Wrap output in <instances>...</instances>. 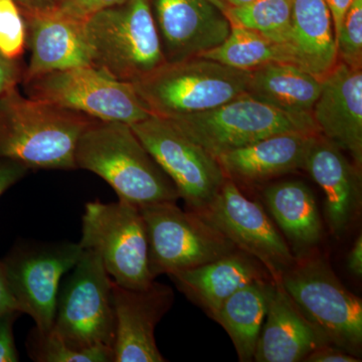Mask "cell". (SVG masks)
Returning <instances> with one entry per match:
<instances>
[{
    "label": "cell",
    "mask_w": 362,
    "mask_h": 362,
    "mask_svg": "<svg viewBox=\"0 0 362 362\" xmlns=\"http://www.w3.org/2000/svg\"><path fill=\"white\" fill-rule=\"evenodd\" d=\"M77 168L103 178L119 201L137 207L180 199L175 183L143 146L129 124L95 120L78 138Z\"/></svg>",
    "instance_id": "obj_1"
},
{
    "label": "cell",
    "mask_w": 362,
    "mask_h": 362,
    "mask_svg": "<svg viewBox=\"0 0 362 362\" xmlns=\"http://www.w3.org/2000/svg\"><path fill=\"white\" fill-rule=\"evenodd\" d=\"M95 120L13 90L0 97V158L28 169H77L78 138Z\"/></svg>",
    "instance_id": "obj_2"
},
{
    "label": "cell",
    "mask_w": 362,
    "mask_h": 362,
    "mask_svg": "<svg viewBox=\"0 0 362 362\" xmlns=\"http://www.w3.org/2000/svg\"><path fill=\"white\" fill-rule=\"evenodd\" d=\"M90 66L134 84L166 63L150 0H126L83 23Z\"/></svg>",
    "instance_id": "obj_3"
},
{
    "label": "cell",
    "mask_w": 362,
    "mask_h": 362,
    "mask_svg": "<svg viewBox=\"0 0 362 362\" xmlns=\"http://www.w3.org/2000/svg\"><path fill=\"white\" fill-rule=\"evenodd\" d=\"M251 73L195 57L165 63L132 85L152 115L168 119L211 110L246 94Z\"/></svg>",
    "instance_id": "obj_4"
},
{
    "label": "cell",
    "mask_w": 362,
    "mask_h": 362,
    "mask_svg": "<svg viewBox=\"0 0 362 362\" xmlns=\"http://www.w3.org/2000/svg\"><path fill=\"white\" fill-rule=\"evenodd\" d=\"M280 282L328 344L361 358V299L345 288L327 259L317 252L296 259Z\"/></svg>",
    "instance_id": "obj_5"
},
{
    "label": "cell",
    "mask_w": 362,
    "mask_h": 362,
    "mask_svg": "<svg viewBox=\"0 0 362 362\" xmlns=\"http://www.w3.org/2000/svg\"><path fill=\"white\" fill-rule=\"evenodd\" d=\"M59 286L52 331L71 349L113 350V280L96 252L84 250ZM114 352V351H113Z\"/></svg>",
    "instance_id": "obj_6"
},
{
    "label": "cell",
    "mask_w": 362,
    "mask_h": 362,
    "mask_svg": "<svg viewBox=\"0 0 362 362\" xmlns=\"http://www.w3.org/2000/svg\"><path fill=\"white\" fill-rule=\"evenodd\" d=\"M168 120L214 158L280 133L320 134L311 117L285 113L247 93L211 110Z\"/></svg>",
    "instance_id": "obj_7"
},
{
    "label": "cell",
    "mask_w": 362,
    "mask_h": 362,
    "mask_svg": "<svg viewBox=\"0 0 362 362\" xmlns=\"http://www.w3.org/2000/svg\"><path fill=\"white\" fill-rule=\"evenodd\" d=\"M81 247L96 252L115 284L141 290L153 283L148 239L139 207L127 202L86 204Z\"/></svg>",
    "instance_id": "obj_8"
},
{
    "label": "cell",
    "mask_w": 362,
    "mask_h": 362,
    "mask_svg": "<svg viewBox=\"0 0 362 362\" xmlns=\"http://www.w3.org/2000/svg\"><path fill=\"white\" fill-rule=\"evenodd\" d=\"M148 239L149 270L154 280L162 274L187 270L238 250L226 235L192 211L175 202L139 207Z\"/></svg>",
    "instance_id": "obj_9"
},
{
    "label": "cell",
    "mask_w": 362,
    "mask_h": 362,
    "mask_svg": "<svg viewBox=\"0 0 362 362\" xmlns=\"http://www.w3.org/2000/svg\"><path fill=\"white\" fill-rule=\"evenodd\" d=\"M30 99L49 102L100 121L131 124L152 114L132 84L120 82L92 66L51 71L23 81Z\"/></svg>",
    "instance_id": "obj_10"
},
{
    "label": "cell",
    "mask_w": 362,
    "mask_h": 362,
    "mask_svg": "<svg viewBox=\"0 0 362 362\" xmlns=\"http://www.w3.org/2000/svg\"><path fill=\"white\" fill-rule=\"evenodd\" d=\"M130 126L175 183L188 211H201L213 201L228 178L216 158L168 119L151 115Z\"/></svg>",
    "instance_id": "obj_11"
},
{
    "label": "cell",
    "mask_w": 362,
    "mask_h": 362,
    "mask_svg": "<svg viewBox=\"0 0 362 362\" xmlns=\"http://www.w3.org/2000/svg\"><path fill=\"white\" fill-rule=\"evenodd\" d=\"M83 251L78 243L33 242L16 247L2 261L18 310L32 317L40 332L52 329L62 279Z\"/></svg>",
    "instance_id": "obj_12"
},
{
    "label": "cell",
    "mask_w": 362,
    "mask_h": 362,
    "mask_svg": "<svg viewBox=\"0 0 362 362\" xmlns=\"http://www.w3.org/2000/svg\"><path fill=\"white\" fill-rule=\"evenodd\" d=\"M194 213L220 230L238 250L261 263L275 282H280L283 274L296 262L264 207L247 199L230 178L213 201Z\"/></svg>",
    "instance_id": "obj_13"
},
{
    "label": "cell",
    "mask_w": 362,
    "mask_h": 362,
    "mask_svg": "<svg viewBox=\"0 0 362 362\" xmlns=\"http://www.w3.org/2000/svg\"><path fill=\"white\" fill-rule=\"evenodd\" d=\"M166 63L201 56L225 42L230 21L218 0H150Z\"/></svg>",
    "instance_id": "obj_14"
},
{
    "label": "cell",
    "mask_w": 362,
    "mask_h": 362,
    "mask_svg": "<svg viewBox=\"0 0 362 362\" xmlns=\"http://www.w3.org/2000/svg\"><path fill=\"white\" fill-rule=\"evenodd\" d=\"M175 302L168 285L153 281L141 290L127 289L113 281L116 333L115 362H163L157 347L156 328Z\"/></svg>",
    "instance_id": "obj_15"
},
{
    "label": "cell",
    "mask_w": 362,
    "mask_h": 362,
    "mask_svg": "<svg viewBox=\"0 0 362 362\" xmlns=\"http://www.w3.org/2000/svg\"><path fill=\"white\" fill-rule=\"evenodd\" d=\"M319 133L362 165V71L338 62L312 111Z\"/></svg>",
    "instance_id": "obj_16"
},
{
    "label": "cell",
    "mask_w": 362,
    "mask_h": 362,
    "mask_svg": "<svg viewBox=\"0 0 362 362\" xmlns=\"http://www.w3.org/2000/svg\"><path fill=\"white\" fill-rule=\"evenodd\" d=\"M304 170L323 190L324 214L331 235L341 237L361 211V169L350 163L337 145L319 134Z\"/></svg>",
    "instance_id": "obj_17"
},
{
    "label": "cell",
    "mask_w": 362,
    "mask_h": 362,
    "mask_svg": "<svg viewBox=\"0 0 362 362\" xmlns=\"http://www.w3.org/2000/svg\"><path fill=\"white\" fill-rule=\"evenodd\" d=\"M30 59L23 81L76 66H90L83 23L54 8L23 14Z\"/></svg>",
    "instance_id": "obj_18"
},
{
    "label": "cell",
    "mask_w": 362,
    "mask_h": 362,
    "mask_svg": "<svg viewBox=\"0 0 362 362\" xmlns=\"http://www.w3.org/2000/svg\"><path fill=\"white\" fill-rule=\"evenodd\" d=\"M318 133L292 131L269 136L247 146L216 157L226 177L233 182H265L305 169Z\"/></svg>",
    "instance_id": "obj_19"
},
{
    "label": "cell",
    "mask_w": 362,
    "mask_h": 362,
    "mask_svg": "<svg viewBox=\"0 0 362 362\" xmlns=\"http://www.w3.org/2000/svg\"><path fill=\"white\" fill-rule=\"evenodd\" d=\"M323 344H328L325 338L307 320L281 282L274 281L254 361H304Z\"/></svg>",
    "instance_id": "obj_20"
},
{
    "label": "cell",
    "mask_w": 362,
    "mask_h": 362,
    "mask_svg": "<svg viewBox=\"0 0 362 362\" xmlns=\"http://www.w3.org/2000/svg\"><path fill=\"white\" fill-rule=\"evenodd\" d=\"M168 276L178 290L211 319L223 302L240 288L259 279L271 278L261 263L240 250Z\"/></svg>",
    "instance_id": "obj_21"
},
{
    "label": "cell",
    "mask_w": 362,
    "mask_h": 362,
    "mask_svg": "<svg viewBox=\"0 0 362 362\" xmlns=\"http://www.w3.org/2000/svg\"><path fill=\"white\" fill-rule=\"evenodd\" d=\"M289 64L324 80L338 63L329 9L324 0H292L291 28L284 45Z\"/></svg>",
    "instance_id": "obj_22"
},
{
    "label": "cell",
    "mask_w": 362,
    "mask_h": 362,
    "mask_svg": "<svg viewBox=\"0 0 362 362\" xmlns=\"http://www.w3.org/2000/svg\"><path fill=\"white\" fill-rule=\"evenodd\" d=\"M263 197L295 259L316 252L322 242L323 225L308 185L300 180L283 181L267 187Z\"/></svg>",
    "instance_id": "obj_23"
},
{
    "label": "cell",
    "mask_w": 362,
    "mask_h": 362,
    "mask_svg": "<svg viewBox=\"0 0 362 362\" xmlns=\"http://www.w3.org/2000/svg\"><path fill=\"white\" fill-rule=\"evenodd\" d=\"M322 81L292 64L270 63L252 71L247 93L285 113L313 118Z\"/></svg>",
    "instance_id": "obj_24"
},
{
    "label": "cell",
    "mask_w": 362,
    "mask_h": 362,
    "mask_svg": "<svg viewBox=\"0 0 362 362\" xmlns=\"http://www.w3.org/2000/svg\"><path fill=\"white\" fill-rule=\"evenodd\" d=\"M273 283L271 278L252 281L230 295L213 317L232 339L240 361H254Z\"/></svg>",
    "instance_id": "obj_25"
},
{
    "label": "cell",
    "mask_w": 362,
    "mask_h": 362,
    "mask_svg": "<svg viewBox=\"0 0 362 362\" xmlns=\"http://www.w3.org/2000/svg\"><path fill=\"white\" fill-rule=\"evenodd\" d=\"M230 25V33L225 42L214 49L202 52L199 57L237 70L250 71L270 63L289 64L284 45L273 42L249 28L233 23Z\"/></svg>",
    "instance_id": "obj_26"
},
{
    "label": "cell",
    "mask_w": 362,
    "mask_h": 362,
    "mask_svg": "<svg viewBox=\"0 0 362 362\" xmlns=\"http://www.w3.org/2000/svg\"><path fill=\"white\" fill-rule=\"evenodd\" d=\"M291 7L292 0H256L245 6L226 7V14L230 23L286 45L291 28Z\"/></svg>",
    "instance_id": "obj_27"
},
{
    "label": "cell",
    "mask_w": 362,
    "mask_h": 362,
    "mask_svg": "<svg viewBox=\"0 0 362 362\" xmlns=\"http://www.w3.org/2000/svg\"><path fill=\"white\" fill-rule=\"evenodd\" d=\"M28 354L37 362H110L114 361L113 350L90 349L80 351L71 349L52 330L40 332L33 328L26 342Z\"/></svg>",
    "instance_id": "obj_28"
},
{
    "label": "cell",
    "mask_w": 362,
    "mask_h": 362,
    "mask_svg": "<svg viewBox=\"0 0 362 362\" xmlns=\"http://www.w3.org/2000/svg\"><path fill=\"white\" fill-rule=\"evenodd\" d=\"M338 62L354 69L362 66V0H354L337 39Z\"/></svg>",
    "instance_id": "obj_29"
},
{
    "label": "cell",
    "mask_w": 362,
    "mask_h": 362,
    "mask_svg": "<svg viewBox=\"0 0 362 362\" xmlns=\"http://www.w3.org/2000/svg\"><path fill=\"white\" fill-rule=\"evenodd\" d=\"M25 47V25L14 0H0V52L18 59Z\"/></svg>",
    "instance_id": "obj_30"
},
{
    "label": "cell",
    "mask_w": 362,
    "mask_h": 362,
    "mask_svg": "<svg viewBox=\"0 0 362 362\" xmlns=\"http://www.w3.org/2000/svg\"><path fill=\"white\" fill-rule=\"evenodd\" d=\"M125 1L126 0H59L57 9L71 20L84 23L93 14Z\"/></svg>",
    "instance_id": "obj_31"
},
{
    "label": "cell",
    "mask_w": 362,
    "mask_h": 362,
    "mask_svg": "<svg viewBox=\"0 0 362 362\" xmlns=\"http://www.w3.org/2000/svg\"><path fill=\"white\" fill-rule=\"evenodd\" d=\"M21 312H11L0 318V362L20 361L14 345L13 325Z\"/></svg>",
    "instance_id": "obj_32"
},
{
    "label": "cell",
    "mask_w": 362,
    "mask_h": 362,
    "mask_svg": "<svg viewBox=\"0 0 362 362\" xmlns=\"http://www.w3.org/2000/svg\"><path fill=\"white\" fill-rule=\"evenodd\" d=\"M23 73L16 59H9L0 52V97L16 89Z\"/></svg>",
    "instance_id": "obj_33"
},
{
    "label": "cell",
    "mask_w": 362,
    "mask_h": 362,
    "mask_svg": "<svg viewBox=\"0 0 362 362\" xmlns=\"http://www.w3.org/2000/svg\"><path fill=\"white\" fill-rule=\"evenodd\" d=\"M30 170L20 162L11 159L0 158V197L16 185L21 178L25 177Z\"/></svg>",
    "instance_id": "obj_34"
},
{
    "label": "cell",
    "mask_w": 362,
    "mask_h": 362,
    "mask_svg": "<svg viewBox=\"0 0 362 362\" xmlns=\"http://www.w3.org/2000/svg\"><path fill=\"white\" fill-rule=\"evenodd\" d=\"M361 359L331 344L321 345L305 358L306 362H358Z\"/></svg>",
    "instance_id": "obj_35"
},
{
    "label": "cell",
    "mask_w": 362,
    "mask_h": 362,
    "mask_svg": "<svg viewBox=\"0 0 362 362\" xmlns=\"http://www.w3.org/2000/svg\"><path fill=\"white\" fill-rule=\"evenodd\" d=\"M328 9H329L331 18H332L333 30H334L335 42L340 30H341L343 21L351 6L354 0H324Z\"/></svg>",
    "instance_id": "obj_36"
},
{
    "label": "cell",
    "mask_w": 362,
    "mask_h": 362,
    "mask_svg": "<svg viewBox=\"0 0 362 362\" xmlns=\"http://www.w3.org/2000/svg\"><path fill=\"white\" fill-rule=\"evenodd\" d=\"M11 312H20V310L9 289L2 262H0V318Z\"/></svg>",
    "instance_id": "obj_37"
},
{
    "label": "cell",
    "mask_w": 362,
    "mask_h": 362,
    "mask_svg": "<svg viewBox=\"0 0 362 362\" xmlns=\"http://www.w3.org/2000/svg\"><path fill=\"white\" fill-rule=\"evenodd\" d=\"M21 14L40 13L57 8L59 0H14Z\"/></svg>",
    "instance_id": "obj_38"
},
{
    "label": "cell",
    "mask_w": 362,
    "mask_h": 362,
    "mask_svg": "<svg viewBox=\"0 0 362 362\" xmlns=\"http://www.w3.org/2000/svg\"><path fill=\"white\" fill-rule=\"evenodd\" d=\"M347 268L352 275L362 277V237H357L347 258Z\"/></svg>",
    "instance_id": "obj_39"
},
{
    "label": "cell",
    "mask_w": 362,
    "mask_h": 362,
    "mask_svg": "<svg viewBox=\"0 0 362 362\" xmlns=\"http://www.w3.org/2000/svg\"><path fill=\"white\" fill-rule=\"evenodd\" d=\"M226 1H228L230 6H240L251 4V2L256 1V0H226Z\"/></svg>",
    "instance_id": "obj_40"
}]
</instances>
